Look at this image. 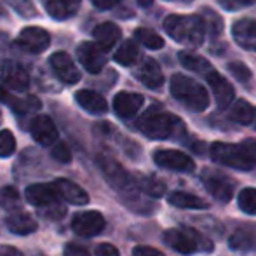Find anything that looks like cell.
<instances>
[{"label": "cell", "instance_id": "19", "mask_svg": "<svg viewBox=\"0 0 256 256\" xmlns=\"http://www.w3.org/2000/svg\"><path fill=\"white\" fill-rule=\"evenodd\" d=\"M232 35L240 48L256 52V20L246 18L236 21L232 26Z\"/></svg>", "mask_w": 256, "mask_h": 256}, {"label": "cell", "instance_id": "47", "mask_svg": "<svg viewBox=\"0 0 256 256\" xmlns=\"http://www.w3.org/2000/svg\"><path fill=\"white\" fill-rule=\"evenodd\" d=\"M169 2H180V4H188V2H192V0H169Z\"/></svg>", "mask_w": 256, "mask_h": 256}, {"label": "cell", "instance_id": "13", "mask_svg": "<svg viewBox=\"0 0 256 256\" xmlns=\"http://www.w3.org/2000/svg\"><path fill=\"white\" fill-rule=\"evenodd\" d=\"M49 63H51L52 72L64 82V84H77V82L80 80V72H78L74 60H72L66 52H63V51L54 52L51 56V60H49Z\"/></svg>", "mask_w": 256, "mask_h": 256}, {"label": "cell", "instance_id": "5", "mask_svg": "<svg viewBox=\"0 0 256 256\" xmlns=\"http://www.w3.org/2000/svg\"><path fill=\"white\" fill-rule=\"evenodd\" d=\"M98 164H100V168H102L106 182L110 183V186L122 197V199L131 200V202L142 200L140 199V188H138V185H136V180L131 178L118 162L102 155V157L98 158Z\"/></svg>", "mask_w": 256, "mask_h": 256}, {"label": "cell", "instance_id": "28", "mask_svg": "<svg viewBox=\"0 0 256 256\" xmlns=\"http://www.w3.org/2000/svg\"><path fill=\"white\" fill-rule=\"evenodd\" d=\"M230 118L237 124H242V126H248L253 122L254 118V108L251 106L246 100H237L236 103L232 104L230 108Z\"/></svg>", "mask_w": 256, "mask_h": 256}, {"label": "cell", "instance_id": "41", "mask_svg": "<svg viewBox=\"0 0 256 256\" xmlns=\"http://www.w3.org/2000/svg\"><path fill=\"white\" fill-rule=\"evenodd\" d=\"M96 254L98 256H120L118 254V250L112 244H100L96 248Z\"/></svg>", "mask_w": 256, "mask_h": 256}, {"label": "cell", "instance_id": "29", "mask_svg": "<svg viewBox=\"0 0 256 256\" xmlns=\"http://www.w3.org/2000/svg\"><path fill=\"white\" fill-rule=\"evenodd\" d=\"M178 60H180V63L183 64L185 68H188V70H192V72H197V74H209V61L208 60H204L202 56H199V54H196V52H190V51H180L178 54Z\"/></svg>", "mask_w": 256, "mask_h": 256}, {"label": "cell", "instance_id": "39", "mask_svg": "<svg viewBox=\"0 0 256 256\" xmlns=\"http://www.w3.org/2000/svg\"><path fill=\"white\" fill-rule=\"evenodd\" d=\"M225 10H239L246 6H251L256 0H216Z\"/></svg>", "mask_w": 256, "mask_h": 256}, {"label": "cell", "instance_id": "34", "mask_svg": "<svg viewBox=\"0 0 256 256\" xmlns=\"http://www.w3.org/2000/svg\"><path fill=\"white\" fill-rule=\"evenodd\" d=\"M200 18H202V21H204L206 30L211 32L212 37H216L218 34H222V30H223V21H222V18H220L218 14L214 12V10L204 9V12H202V16H200Z\"/></svg>", "mask_w": 256, "mask_h": 256}, {"label": "cell", "instance_id": "15", "mask_svg": "<svg viewBox=\"0 0 256 256\" xmlns=\"http://www.w3.org/2000/svg\"><path fill=\"white\" fill-rule=\"evenodd\" d=\"M32 136L42 146H51L58 142V129L48 115H38L32 122Z\"/></svg>", "mask_w": 256, "mask_h": 256}, {"label": "cell", "instance_id": "31", "mask_svg": "<svg viewBox=\"0 0 256 256\" xmlns=\"http://www.w3.org/2000/svg\"><path fill=\"white\" fill-rule=\"evenodd\" d=\"M134 38L138 42H142L145 48L148 49H162L164 48V38L158 34H155L150 28H136Z\"/></svg>", "mask_w": 256, "mask_h": 256}, {"label": "cell", "instance_id": "12", "mask_svg": "<svg viewBox=\"0 0 256 256\" xmlns=\"http://www.w3.org/2000/svg\"><path fill=\"white\" fill-rule=\"evenodd\" d=\"M0 80L4 86H7L12 91H26L30 88V75L21 66L20 63L14 61H6L0 70Z\"/></svg>", "mask_w": 256, "mask_h": 256}, {"label": "cell", "instance_id": "9", "mask_svg": "<svg viewBox=\"0 0 256 256\" xmlns=\"http://www.w3.org/2000/svg\"><path fill=\"white\" fill-rule=\"evenodd\" d=\"M16 44L20 49H23L24 52L30 54H38L44 52L51 44V37L44 28L38 26H28L24 30H21L20 37L16 38Z\"/></svg>", "mask_w": 256, "mask_h": 256}, {"label": "cell", "instance_id": "45", "mask_svg": "<svg viewBox=\"0 0 256 256\" xmlns=\"http://www.w3.org/2000/svg\"><path fill=\"white\" fill-rule=\"evenodd\" d=\"M244 146H246V148L253 154V157L256 158V142H253V140H250V142H244Z\"/></svg>", "mask_w": 256, "mask_h": 256}, {"label": "cell", "instance_id": "32", "mask_svg": "<svg viewBox=\"0 0 256 256\" xmlns=\"http://www.w3.org/2000/svg\"><path fill=\"white\" fill-rule=\"evenodd\" d=\"M140 190H143L145 194H148L150 197H160L166 192V185L164 182L154 178V176H143L136 182Z\"/></svg>", "mask_w": 256, "mask_h": 256}, {"label": "cell", "instance_id": "21", "mask_svg": "<svg viewBox=\"0 0 256 256\" xmlns=\"http://www.w3.org/2000/svg\"><path fill=\"white\" fill-rule=\"evenodd\" d=\"M26 200L35 208H51L58 202V194L52 188V185H42V183H35L30 185L24 192Z\"/></svg>", "mask_w": 256, "mask_h": 256}, {"label": "cell", "instance_id": "18", "mask_svg": "<svg viewBox=\"0 0 256 256\" xmlns=\"http://www.w3.org/2000/svg\"><path fill=\"white\" fill-rule=\"evenodd\" d=\"M143 96L138 92H128L122 91L115 96L114 100V110L120 118H132L143 106Z\"/></svg>", "mask_w": 256, "mask_h": 256}, {"label": "cell", "instance_id": "42", "mask_svg": "<svg viewBox=\"0 0 256 256\" xmlns=\"http://www.w3.org/2000/svg\"><path fill=\"white\" fill-rule=\"evenodd\" d=\"M64 256H91V254H89L84 248L75 246V244H68V246L64 248Z\"/></svg>", "mask_w": 256, "mask_h": 256}, {"label": "cell", "instance_id": "10", "mask_svg": "<svg viewBox=\"0 0 256 256\" xmlns=\"http://www.w3.org/2000/svg\"><path fill=\"white\" fill-rule=\"evenodd\" d=\"M104 222L103 214L98 211H86L75 214V218L72 220V228L77 236L80 237H94L98 234H102L104 230Z\"/></svg>", "mask_w": 256, "mask_h": 256}, {"label": "cell", "instance_id": "6", "mask_svg": "<svg viewBox=\"0 0 256 256\" xmlns=\"http://www.w3.org/2000/svg\"><path fill=\"white\" fill-rule=\"evenodd\" d=\"M211 158L214 162L237 171H251L256 166V158L244 145H230V143L216 142L209 148Z\"/></svg>", "mask_w": 256, "mask_h": 256}, {"label": "cell", "instance_id": "33", "mask_svg": "<svg viewBox=\"0 0 256 256\" xmlns=\"http://www.w3.org/2000/svg\"><path fill=\"white\" fill-rule=\"evenodd\" d=\"M237 204H239L240 211L248 212V214H256V188L240 190Z\"/></svg>", "mask_w": 256, "mask_h": 256}, {"label": "cell", "instance_id": "46", "mask_svg": "<svg viewBox=\"0 0 256 256\" xmlns=\"http://www.w3.org/2000/svg\"><path fill=\"white\" fill-rule=\"evenodd\" d=\"M152 2H154V0H138V4H140V6H143V7H148Z\"/></svg>", "mask_w": 256, "mask_h": 256}, {"label": "cell", "instance_id": "36", "mask_svg": "<svg viewBox=\"0 0 256 256\" xmlns=\"http://www.w3.org/2000/svg\"><path fill=\"white\" fill-rule=\"evenodd\" d=\"M16 150V140L9 129L0 131V157H9Z\"/></svg>", "mask_w": 256, "mask_h": 256}, {"label": "cell", "instance_id": "23", "mask_svg": "<svg viewBox=\"0 0 256 256\" xmlns=\"http://www.w3.org/2000/svg\"><path fill=\"white\" fill-rule=\"evenodd\" d=\"M75 100L80 104V108H84L86 112H89V114H92V115H103V114H106V110H108L106 100H104L102 94H98V92H94V91H89V89L77 91Z\"/></svg>", "mask_w": 256, "mask_h": 256}, {"label": "cell", "instance_id": "20", "mask_svg": "<svg viewBox=\"0 0 256 256\" xmlns=\"http://www.w3.org/2000/svg\"><path fill=\"white\" fill-rule=\"evenodd\" d=\"M134 75H136V78H138L142 84H145L148 89H158L164 84V75H162L160 66H158V63L155 60H152V58L143 60V63L136 68Z\"/></svg>", "mask_w": 256, "mask_h": 256}, {"label": "cell", "instance_id": "11", "mask_svg": "<svg viewBox=\"0 0 256 256\" xmlns=\"http://www.w3.org/2000/svg\"><path fill=\"white\" fill-rule=\"evenodd\" d=\"M77 56L89 74H100L106 64V51L96 42H82L77 49Z\"/></svg>", "mask_w": 256, "mask_h": 256}, {"label": "cell", "instance_id": "22", "mask_svg": "<svg viewBox=\"0 0 256 256\" xmlns=\"http://www.w3.org/2000/svg\"><path fill=\"white\" fill-rule=\"evenodd\" d=\"M6 226L9 232L16 234V236H28L37 230V222L32 218L28 212H10L6 218Z\"/></svg>", "mask_w": 256, "mask_h": 256}, {"label": "cell", "instance_id": "8", "mask_svg": "<svg viewBox=\"0 0 256 256\" xmlns=\"http://www.w3.org/2000/svg\"><path fill=\"white\" fill-rule=\"evenodd\" d=\"M154 160L158 168L178 172H192L196 169V162L190 155L180 150H157L154 154Z\"/></svg>", "mask_w": 256, "mask_h": 256}, {"label": "cell", "instance_id": "1", "mask_svg": "<svg viewBox=\"0 0 256 256\" xmlns=\"http://www.w3.org/2000/svg\"><path fill=\"white\" fill-rule=\"evenodd\" d=\"M164 30L174 42L188 48H199L206 37L204 21L199 14H171L164 20Z\"/></svg>", "mask_w": 256, "mask_h": 256}, {"label": "cell", "instance_id": "4", "mask_svg": "<svg viewBox=\"0 0 256 256\" xmlns=\"http://www.w3.org/2000/svg\"><path fill=\"white\" fill-rule=\"evenodd\" d=\"M164 242L168 244L171 250L178 251L182 254H194L204 251V253H211L212 242L204 237L200 232L190 226H176V228H169L164 232Z\"/></svg>", "mask_w": 256, "mask_h": 256}, {"label": "cell", "instance_id": "26", "mask_svg": "<svg viewBox=\"0 0 256 256\" xmlns=\"http://www.w3.org/2000/svg\"><path fill=\"white\" fill-rule=\"evenodd\" d=\"M0 100L9 104L16 114H21V115L30 114V112H35V110L40 108V102H38L35 96H23V98H16V96H9L6 91H2V89H0Z\"/></svg>", "mask_w": 256, "mask_h": 256}, {"label": "cell", "instance_id": "38", "mask_svg": "<svg viewBox=\"0 0 256 256\" xmlns=\"http://www.w3.org/2000/svg\"><path fill=\"white\" fill-rule=\"evenodd\" d=\"M52 157L56 158L58 162H63V164H68L72 160V152L64 143H54L52 146Z\"/></svg>", "mask_w": 256, "mask_h": 256}, {"label": "cell", "instance_id": "37", "mask_svg": "<svg viewBox=\"0 0 256 256\" xmlns=\"http://www.w3.org/2000/svg\"><path fill=\"white\" fill-rule=\"evenodd\" d=\"M228 70H230V74H232L239 82H242V84H246V82L251 80L250 68H248L244 63H240V61H234V63H230L228 64Z\"/></svg>", "mask_w": 256, "mask_h": 256}, {"label": "cell", "instance_id": "40", "mask_svg": "<svg viewBox=\"0 0 256 256\" xmlns=\"http://www.w3.org/2000/svg\"><path fill=\"white\" fill-rule=\"evenodd\" d=\"M132 256H164L158 250L150 246H136L132 250Z\"/></svg>", "mask_w": 256, "mask_h": 256}, {"label": "cell", "instance_id": "24", "mask_svg": "<svg viewBox=\"0 0 256 256\" xmlns=\"http://www.w3.org/2000/svg\"><path fill=\"white\" fill-rule=\"evenodd\" d=\"M92 37L96 38V44L108 52V49L114 48L118 42V38H120V28L115 23L106 21V23L98 24V26L92 30Z\"/></svg>", "mask_w": 256, "mask_h": 256}, {"label": "cell", "instance_id": "30", "mask_svg": "<svg viewBox=\"0 0 256 256\" xmlns=\"http://www.w3.org/2000/svg\"><path fill=\"white\" fill-rule=\"evenodd\" d=\"M138 56H140L138 46L132 40H126L124 44L117 49L114 60L117 61V63H120L122 66H131V64L138 60Z\"/></svg>", "mask_w": 256, "mask_h": 256}, {"label": "cell", "instance_id": "48", "mask_svg": "<svg viewBox=\"0 0 256 256\" xmlns=\"http://www.w3.org/2000/svg\"><path fill=\"white\" fill-rule=\"evenodd\" d=\"M253 120H254V126H256V110H254V118H253Z\"/></svg>", "mask_w": 256, "mask_h": 256}, {"label": "cell", "instance_id": "44", "mask_svg": "<svg viewBox=\"0 0 256 256\" xmlns=\"http://www.w3.org/2000/svg\"><path fill=\"white\" fill-rule=\"evenodd\" d=\"M0 256H23V254L16 250H10V248H4V250L0 251Z\"/></svg>", "mask_w": 256, "mask_h": 256}, {"label": "cell", "instance_id": "7", "mask_svg": "<svg viewBox=\"0 0 256 256\" xmlns=\"http://www.w3.org/2000/svg\"><path fill=\"white\" fill-rule=\"evenodd\" d=\"M202 180L206 190L211 194L214 199H218L220 202H228L234 196V182L225 176L223 172H218V171H212V169H204Z\"/></svg>", "mask_w": 256, "mask_h": 256}, {"label": "cell", "instance_id": "27", "mask_svg": "<svg viewBox=\"0 0 256 256\" xmlns=\"http://www.w3.org/2000/svg\"><path fill=\"white\" fill-rule=\"evenodd\" d=\"M169 204L176 206V208L182 209H206L208 208V202L200 197L194 196V194L188 192H172L169 196Z\"/></svg>", "mask_w": 256, "mask_h": 256}, {"label": "cell", "instance_id": "16", "mask_svg": "<svg viewBox=\"0 0 256 256\" xmlns=\"http://www.w3.org/2000/svg\"><path fill=\"white\" fill-rule=\"evenodd\" d=\"M52 188L56 190L58 197L64 199L66 202L74 204V206H84L89 202V196L80 185L70 182L66 178H58L52 183Z\"/></svg>", "mask_w": 256, "mask_h": 256}, {"label": "cell", "instance_id": "14", "mask_svg": "<svg viewBox=\"0 0 256 256\" xmlns=\"http://www.w3.org/2000/svg\"><path fill=\"white\" fill-rule=\"evenodd\" d=\"M206 80H208L209 88H211L212 94H214V100L218 103L220 108H228L232 104V100L236 96L234 92V88L228 80H226L223 75H220L218 72H209L206 74Z\"/></svg>", "mask_w": 256, "mask_h": 256}, {"label": "cell", "instance_id": "2", "mask_svg": "<svg viewBox=\"0 0 256 256\" xmlns=\"http://www.w3.org/2000/svg\"><path fill=\"white\" fill-rule=\"evenodd\" d=\"M138 129L150 140H168L176 136L183 129V124L176 115L150 108L138 118Z\"/></svg>", "mask_w": 256, "mask_h": 256}, {"label": "cell", "instance_id": "17", "mask_svg": "<svg viewBox=\"0 0 256 256\" xmlns=\"http://www.w3.org/2000/svg\"><path fill=\"white\" fill-rule=\"evenodd\" d=\"M228 246L237 253L256 251V223H248L236 228V232L228 239Z\"/></svg>", "mask_w": 256, "mask_h": 256}, {"label": "cell", "instance_id": "3", "mask_svg": "<svg viewBox=\"0 0 256 256\" xmlns=\"http://www.w3.org/2000/svg\"><path fill=\"white\" fill-rule=\"evenodd\" d=\"M171 94L176 102H180L192 112H204L209 106V96L204 86L182 74L172 75Z\"/></svg>", "mask_w": 256, "mask_h": 256}, {"label": "cell", "instance_id": "35", "mask_svg": "<svg viewBox=\"0 0 256 256\" xmlns=\"http://www.w3.org/2000/svg\"><path fill=\"white\" fill-rule=\"evenodd\" d=\"M18 204H20V194L14 186H6L0 190V208L14 209Z\"/></svg>", "mask_w": 256, "mask_h": 256}, {"label": "cell", "instance_id": "25", "mask_svg": "<svg viewBox=\"0 0 256 256\" xmlns=\"http://www.w3.org/2000/svg\"><path fill=\"white\" fill-rule=\"evenodd\" d=\"M80 6V0H46L49 16L54 20H68L75 16Z\"/></svg>", "mask_w": 256, "mask_h": 256}, {"label": "cell", "instance_id": "43", "mask_svg": "<svg viewBox=\"0 0 256 256\" xmlns=\"http://www.w3.org/2000/svg\"><path fill=\"white\" fill-rule=\"evenodd\" d=\"M91 2H92V6H94V7L104 10V9H112V7H115L118 2H120V0H91Z\"/></svg>", "mask_w": 256, "mask_h": 256}]
</instances>
